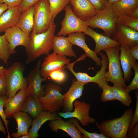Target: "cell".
<instances>
[{
    "mask_svg": "<svg viewBox=\"0 0 138 138\" xmlns=\"http://www.w3.org/2000/svg\"><path fill=\"white\" fill-rule=\"evenodd\" d=\"M56 25L52 21L46 31L38 34L31 33L29 42L26 48L27 56L26 63H30L40 56L49 55L52 49L53 40Z\"/></svg>",
    "mask_w": 138,
    "mask_h": 138,
    "instance_id": "1",
    "label": "cell"
},
{
    "mask_svg": "<svg viewBox=\"0 0 138 138\" xmlns=\"http://www.w3.org/2000/svg\"><path fill=\"white\" fill-rule=\"evenodd\" d=\"M134 112L131 108L126 110L119 118L105 120L98 125L97 127L108 138H127L128 129L132 121Z\"/></svg>",
    "mask_w": 138,
    "mask_h": 138,
    "instance_id": "2",
    "label": "cell"
},
{
    "mask_svg": "<svg viewBox=\"0 0 138 138\" xmlns=\"http://www.w3.org/2000/svg\"><path fill=\"white\" fill-rule=\"evenodd\" d=\"M104 51L107 56L108 65V70L105 75L106 81L111 82L117 87L125 88L127 86L123 77L119 60V46L109 48Z\"/></svg>",
    "mask_w": 138,
    "mask_h": 138,
    "instance_id": "3",
    "label": "cell"
},
{
    "mask_svg": "<svg viewBox=\"0 0 138 138\" xmlns=\"http://www.w3.org/2000/svg\"><path fill=\"white\" fill-rule=\"evenodd\" d=\"M24 67L19 61L13 63L7 69L4 76L7 85L6 95L8 99L12 98L20 89L27 88L28 82L23 75Z\"/></svg>",
    "mask_w": 138,
    "mask_h": 138,
    "instance_id": "4",
    "label": "cell"
},
{
    "mask_svg": "<svg viewBox=\"0 0 138 138\" xmlns=\"http://www.w3.org/2000/svg\"><path fill=\"white\" fill-rule=\"evenodd\" d=\"M117 18L111 5L108 4L104 9L85 21L88 26L102 29L104 35L111 38L116 30Z\"/></svg>",
    "mask_w": 138,
    "mask_h": 138,
    "instance_id": "5",
    "label": "cell"
},
{
    "mask_svg": "<svg viewBox=\"0 0 138 138\" xmlns=\"http://www.w3.org/2000/svg\"><path fill=\"white\" fill-rule=\"evenodd\" d=\"M33 6L34 24L32 33L37 34L45 32L53 21L49 0H40Z\"/></svg>",
    "mask_w": 138,
    "mask_h": 138,
    "instance_id": "6",
    "label": "cell"
},
{
    "mask_svg": "<svg viewBox=\"0 0 138 138\" xmlns=\"http://www.w3.org/2000/svg\"><path fill=\"white\" fill-rule=\"evenodd\" d=\"M98 53L102 59L101 66L99 71L97 72L94 76H90L86 73L75 72L73 66L76 63L80 61L79 58L75 62L65 65V67L74 75L77 82L85 85L89 83H95L101 88L104 85L107 83L105 80V75L108 64V60L105 54L100 52Z\"/></svg>",
    "mask_w": 138,
    "mask_h": 138,
    "instance_id": "7",
    "label": "cell"
},
{
    "mask_svg": "<svg viewBox=\"0 0 138 138\" xmlns=\"http://www.w3.org/2000/svg\"><path fill=\"white\" fill-rule=\"evenodd\" d=\"M64 10L65 12V16L61 22V29L56 36H65L76 32H84L88 26L87 22L75 15L70 5L66 6Z\"/></svg>",
    "mask_w": 138,
    "mask_h": 138,
    "instance_id": "8",
    "label": "cell"
},
{
    "mask_svg": "<svg viewBox=\"0 0 138 138\" xmlns=\"http://www.w3.org/2000/svg\"><path fill=\"white\" fill-rule=\"evenodd\" d=\"M74 107V110L72 112H59L58 115L65 119L74 118L78 120L81 124L84 126H87L90 123L93 124L96 121L94 118L89 116L90 105L84 101L76 100L73 103Z\"/></svg>",
    "mask_w": 138,
    "mask_h": 138,
    "instance_id": "9",
    "label": "cell"
},
{
    "mask_svg": "<svg viewBox=\"0 0 138 138\" xmlns=\"http://www.w3.org/2000/svg\"><path fill=\"white\" fill-rule=\"evenodd\" d=\"M41 64V61L39 60L26 78L28 82L27 96L39 98L44 95V86H42V83L46 80L41 77L40 73Z\"/></svg>",
    "mask_w": 138,
    "mask_h": 138,
    "instance_id": "10",
    "label": "cell"
},
{
    "mask_svg": "<svg viewBox=\"0 0 138 138\" xmlns=\"http://www.w3.org/2000/svg\"><path fill=\"white\" fill-rule=\"evenodd\" d=\"M71 60L66 56H61L53 52L49 54L45 57L41 65L40 70L41 76L46 80L51 72L65 66L70 63Z\"/></svg>",
    "mask_w": 138,
    "mask_h": 138,
    "instance_id": "11",
    "label": "cell"
},
{
    "mask_svg": "<svg viewBox=\"0 0 138 138\" xmlns=\"http://www.w3.org/2000/svg\"><path fill=\"white\" fill-rule=\"evenodd\" d=\"M111 38L121 45L129 48L138 44V32L127 26L116 24L115 31Z\"/></svg>",
    "mask_w": 138,
    "mask_h": 138,
    "instance_id": "12",
    "label": "cell"
},
{
    "mask_svg": "<svg viewBox=\"0 0 138 138\" xmlns=\"http://www.w3.org/2000/svg\"><path fill=\"white\" fill-rule=\"evenodd\" d=\"M4 32V34L12 54L15 53V49L16 47L22 46L26 48L29 42L30 36L26 34L16 26L8 28Z\"/></svg>",
    "mask_w": 138,
    "mask_h": 138,
    "instance_id": "13",
    "label": "cell"
},
{
    "mask_svg": "<svg viewBox=\"0 0 138 138\" xmlns=\"http://www.w3.org/2000/svg\"><path fill=\"white\" fill-rule=\"evenodd\" d=\"M85 85L77 82L74 78L68 91L63 95V112L73 111V103L82 96Z\"/></svg>",
    "mask_w": 138,
    "mask_h": 138,
    "instance_id": "14",
    "label": "cell"
},
{
    "mask_svg": "<svg viewBox=\"0 0 138 138\" xmlns=\"http://www.w3.org/2000/svg\"><path fill=\"white\" fill-rule=\"evenodd\" d=\"M73 13L78 18L85 21L97 13L89 0H70Z\"/></svg>",
    "mask_w": 138,
    "mask_h": 138,
    "instance_id": "15",
    "label": "cell"
},
{
    "mask_svg": "<svg viewBox=\"0 0 138 138\" xmlns=\"http://www.w3.org/2000/svg\"><path fill=\"white\" fill-rule=\"evenodd\" d=\"M84 33L85 34L90 37L95 41V47L94 51L97 54L100 51L104 50L107 48L120 46L121 45L118 41L102 34L96 32L89 26L86 28Z\"/></svg>",
    "mask_w": 138,
    "mask_h": 138,
    "instance_id": "16",
    "label": "cell"
},
{
    "mask_svg": "<svg viewBox=\"0 0 138 138\" xmlns=\"http://www.w3.org/2000/svg\"><path fill=\"white\" fill-rule=\"evenodd\" d=\"M50 129L57 133L59 130L65 132L72 138H84L81 132L69 120L67 121L62 120L59 117L55 120L50 121L49 124Z\"/></svg>",
    "mask_w": 138,
    "mask_h": 138,
    "instance_id": "17",
    "label": "cell"
},
{
    "mask_svg": "<svg viewBox=\"0 0 138 138\" xmlns=\"http://www.w3.org/2000/svg\"><path fill=\"white\" fill-rule=\"evenodd\" d=\"M22 12L20 5L8 8L0 16V33L16 26Z\"/></svg>",
    "mask_w": 138,
    "mask_h": 138,
    "instance_id": "18",
    "label": "cell"
},
{
    "mask_svg": "<svg viewBox=\"0 0 138 138\" xmlns=\"http://www.w3.org/2000/svg\"><path fill=\"white\" fill-rule=\"evenodd\" d=\"M73 45L68 37L54 35L53 40L52 49L53 52L56 54L76 57V55L72 49Z\"/></svg>",
    "mask_w": 138,
    "mask_h": 138,
    "instance_id": "19",
    "label": "cell"
},
{
    "mask_svg": "<svg viewBox=\"0 0 138 138\" xmlns=\"http://www.w3.org/2000/svg\"><path fill=\"white\" fill-rule=\"evenodd\" d=\"M85 35L83 32H77L69 34L68 37L73 45H76L82 48L87 57L92 59L96 65H101V60L98 57L96 53L91 50L86 44Z\"/></svg>",
    "mask_w": 138,
    "mask_h": 138,
    "instance_id": "20",
    "label": "cell"
},
{
    "mask_svg": "<svg viewBox=\"0 0 138 138\" xmlns=\"http://www.w3.org/2000/svg\"><path fill=\"white\" fill-rule=\"evenodd\" d=\"M119 49L120 53L119 58L124 73L123 79L125 81L128 82L132 74V69L137 62L131 54L128 47L121 45Z\"/></svg>",
    "mask_w": 138,
    "mask_h": 138,
    "instance_id": "21",
    "label": "cell"
},
{
    "mask_svg": "<svg viewBox=\"0 0 138 138\" xmlns=\"http://www.w3.org/2000/svg\"><path fill=\"white\" fill-rule=\"evenodd\" d=\"M27 87L20 89L14 97L8 99L4 107L7 118H10L13 113L20 111L27 97Z\"/></svg>",
    "mask_w": 138,
    "mask_h": 138,
    "instance_id": "22",
    "label": "cell"
},
{
    "mask_svg": "<svg viewBox=\"0 0 138 138\" xmlns=\"http://www.w3.org/2000/svg\"><path fill=\"white\" fill-rule=\"evenodd\" d=\"M12 116L17 123V131L16 133H12L11 136L14 138H19L27 134L32 121L30 115L27 113L19 111L13 113Z\"/></svg>",
    "mask_w": 138,
    "mask_h": 138,
    "instance_id": "23",
    "label": "cell"
},
{
    "mask_svg": "<svg viewBox=\"0 0 138 138\" xmlns=\"http://www.w3.org/2000/svg\"><path fill=\"white\" fill-rule=\"evenodd\" d=\"M59 116L56 112L43 111L32 121L31 127L28 133L29 138H37L39 135L38 131L45 122L57 119Z\"/></svg>",
    "mask_w": 138,
    "mask_h": 138,
    "instance_id": "24",
    "label": "cell"
},
{
    "mask_svg": "<svg viewBox=\"0 0 138 138\" xmlns=\"http://www.w3.org/2000/svg\"><path fill=\"white\" fill-rule=\"evenodd\" d=\"M34 10L32 6L22 12L16 25L29 36L32 31L34 26Z\"/></svg>",
    "mask_w": 138,
    "mask_h": 138,
    "instance_id": "25",
    "label": "cell"
},
{
    "mask_svg": "<svg viewBox=\"0 0 138 138\" xmlns=\"http://www.w3.org/2000/svg\"><path fill=\"white\" fill-rule=\"evenodd\" d=\"M44 96L39 98L43 111L56 112L62 108L63 100L52 94L44 91Z\"/></svg>",
    "mask_w": 138,
    "mask_h": 138,
    "instance_id": "26",
    "label": "cell"
},
{
    "mask_svg": "<svg viewBox=\"0 0 138 138\" xmlns=\"http://www.w3.org/2000/svg\"><path fill=\"white\" fill-rule=\"evenodd\" d=\"M113 13L117 18L129 15L134 9L138 7V0H120L111 5Z\"/></svg>",
    "mask_w": 138,
    "mask_h": 138,
    "instance_id": "27",
    "label": "cell"
},
{
    "mask_svg": "<svg viewBox=\"0 0 138 138\" xmlns=\"http://www.w3.org/2000/svg\"><path fill=\"white\" fill-rule=\"evenodd\" d=\"M20 111L28 113L34 119L43 111L39 98L32 96H27Z\"/></svg>",
    "mask_w": 138,
    "mask_h": 138,
    "instance_id": "28",
    "label": "cell"
},
{
    "mask_svg": "<svg viewBox=\"0 0 138 138\" xmlns=\"http://www.w3.org/2000/svg\"><path fill=\"white\" fill-rule=\"evenodd\" d=\"M112 88L116 100L119 101L126 107L129 106L132 102V99L129 93L126 91L125 88L114 85L112 86Z\"/></svg>",
    "mask_w": 138,
    "mask_h": 138,
    "instance_id": "29",
    "label": "cell"
},
{
    "mask_svg": "<svg viewBox=\"0 0 138 138\" xmlns=\"http://www.w3.org/2000/svg\"><path fill=\"white\" fill-rule=\"evenodd\" d=\"M70 0H49L52 21L57 14L70 3Z\"/></svg>",
    "mask_w": 138,
    "mask_h": 138,
    "instance_id": "30",
    "label": "cell"
},
{
    "mask_svg": "<svg viewBox=\"0 0 138 138\" xmlns=\"http://www.w3.org/2000/svg\"><path fill=\"white\" fill-rule=\"evenodd\" d=\"M12 54L4 34L0 36V60L7 64L8 61Z\"/></svg>",
    "mask_w": 138,
    "mask_h": 138,
    "instance_id": "31",
    "label": "cell"
},
{
    "mask_svg": "<svg viewBox=\"0 0 138 138\" xmlns=\"http://www.w3.org/2000/svg\"><path fill=\"white\" fill-rule=\"evenodd\" d=\"M116 24L127 26L138 32V18L127 15L121 16L117 18Z\"/></svg>",
    "mask_w": 138,
    "mask_h": 138,
    "instance_id": "32",
    "label": "cell"
},
{
    "mask_svg": "<svg viewBox=\"0 0 138 138\" xmlns=\"http://www.w3.org/2000/svg\"><path fill=\"white\" fill-rule=\"evenodd\" d=\"M69 119V120L74 124L78 130L83 134L84 138H108L102 132L100 134H98L96 132H89L81 127L77 119L74 118Z\"/></svg>",
    "mask_w": 138,
    "mask_h": 138,
    "instance_id": "33",
    "label": "cell"
},
{
    "mask_svg": "<svg viewBox=\"0 0 138 138\" xmlns=\"http://www.w3.org/2000/svg\"><path fill=\"white\" fill-rule=\"evenodd\" d=\"M65 66L55 70L51 72L49 77L53 81L59 83H62L66 80L67 74L64 71Z\"/></svg>",
    "mask_w": 138,
    "mask_h": 138,
    "instance_id": "34",
    "label": "cell"
},
{
    "mask_svg": "<svg viewBox=\"0 0 138 138\" xmlns=\"http://www.w3.org/2000/svg\"><path fill=\"white\" fill-rule=\"evenodd\" d=\"M103 91L100 100L102 102L116 100L113 92L112 86L106 83L102 86Z\"/></svg>",
    "mask_w": 138,
    "mask_h": 138,
    "instance_id": "35",
    "label": "cell"
},
{
    "mask_svg": "<svg viewBox=\"0 0 138 138\" xmlns=\"http://www.w3.org/2000/svg\"><path fill=\"white\" fill-rule=\"evenodd\" d=\"M8 98V97L6 95H0V116L5 125L7 132V137L8 138H10V135L8 128V124L9 121L7 119L4 110H3V107Z\"/></svg>",
    "mask_w": 138,
    "mask_h": 138,
    "instance_id": "36",
    "label": "cell"
},
{
    "mask_svg": "<svg viewBox=\"0 0 138 138\" xmlns=\"http://www.w3.org/2000/svg\"><path fill=\"white\" fill-rule=\"evenodd\" d=\"M44 91L51 93L57 98L63 100V95L61 94V87L58 85L49 83L44 86Z\"/></svg>",
    "mask_w": 138,
    "mask_h": 138,
    "instance_id": "37",
    "label": "cell"
},
{
    "mask_svg": "<svg viewBox=\"0 0 138 138\" xmlns=\"http://www.w3.org/2000/svg\"><path fill=\"white\" fill-rule=\"evenodd\" d=\"M134 72V75L131 83L125 88L128 93L133 90L138 89V64L136 62L132 67Z\"/></svg>",
    "mask_w": 138,
    "mask_h": 138,
    "instance_id": "38",
    "label": "cell"
},
{
    "mask_svg": "<svg viewBox=\"0 0 138 138\" xmlns=\"http://www.w3.org/2000/svg\"><path fill=\"white\" fill-rule=\"evenodd\" d=\"M97 12H99L108 5L107 0H89Z\"/></svg>",
    "mask_w": 138,
    "mask_h": 138,
    "instance_id": "39",
    "label": "cell"
},
{
    "mask_svg": "<svg viewBox=\"0 0 138 138\" xmlns=\"http://www.w3.org/2000/svg\"><path fill=\"white\" fill-rule=\"evenodd\" d=\"M136 98V105L135 110L133 117L129 127L128 132H129L132 128L138 122V92L137 90L135 93Z\"/></svg>",
    "mask_w": 138,
    "mask_h": 138,
    "instance_id": "40",
    "label": "cell"
},
{
    "mask_svg": "<svg viewBox=\"0 0 138 138\" xmlns=\"http://www.w3.org/2000/svg\"><path fill=\"white\" fill-rule=\"evenodd\" d=\"M40 0H22L20 5L21 9L23 12L29 8L33 6Z\"/></svg>",
    "mask_w": 138,
    "mask_h": 138,
    "instance_id": "41",
    "label": "cell"
},
{
    "mask_svg": "<svg viewBox=\"0 0 138 138\" xmlns=\"http://www.w3.org/2000/svg\"><path fill=\"white\" fill-rule=\"evenodd\" d=\"M6 82L4 75H0V95H6Z\"/></svg>",
    "mask_w": 138,
    "mask_h": 138,
    "instance_id": "42",
    "label": "cell"
},
{
    "mask_svg": "<svg viewBox=\"0 0 138 138\" xmlns=\"http://www.w3.org/2000/svg\"><path fill=\"white\" fill-rule=\"evenodd\" d=\"M22 0H0V3L6 4L8 8L20 6Z\"/></svg>",
    "mask_w": 138,
    "mask_h": 138,
    "instance_id": "43",
    "label": "cell"
},
{
    "mask_svg": "<svg viewBox=\"0 0 138 138\" xmlns=\"http://www.w3.org/2000/svg\"><path fill=\"white\" fill-rule=\"evenodd\" d=\"M127 138H138V122L127 133Z\"/></svg>",
    "mask_w": 138,
    "mask_h": 138,
    "instance_id": "44",
    "label": "cell"
},
{
    "mask_svg": "<svg viewBox=\"0 0 138 138\" xmlns=\"http://www.w3.org/2000/svg\"><path fill=\"white\" fill-rule=\"evenodd\" d=\"M130 53L133 57L136 60H138V44L129 48Z\"/></svg>",
    "mask_w": 138,
    "mask_h": 138,
    "instance_id": "45",
    "label": "cell"
},
{
    "mask_svg": "<svg viewBox=\"0 0 138 138\" xmlns=\"http://www.w3.org/2000/svg\"><path fill=\"white\" fill-rule=\"evenodd\" d=\"M129 16L133 18H138V7L134 9Z\"/></svg>",
    "mask_w": 138,
    "mask_h": 138,
    "instance_id": "46",
    "label": "cell"
},
{
    "mask_svg": "<svg viewBox=\"0 0 138 138\" xmlns=\"http://www.w3.org/2000/svg\"><path fill=\"white\" fill-rule=\"evenodd\" d=\"M8 9L7 6L5 4L0 3V16Z\"/></svg>",
    "mask_w": 138,
    "mask_h": 138,
    "instance_id": "47",
    "label": "cell"
},
{
    "mask_svg": "<svg viewBox=\"0 0 138 138\" xmlns=\"http://www.w3.org/2000/svg\"><path fill=\"white\" fill-rule=\"evenodd\" d=\"M0 116V131L2 132L4 135H6V133L5 128L3 125Z\"/></svg>",
    "mask_w": 138,
    "mask_h": 138,
    "instance_id": "48",
    "label": "cell"
},
{
    "mask_svg": "<svg viewBox=\"0 0 138 138\" xmlns=\"http://www.w3.org/2000/svg\"><path fill=\"white\" fill-rule=\"evenodd\" d=\"M7 69L0 66V75H4Z\"/></svg>",
    "mask_w": 138,
    "mask_h": 138,
    "instance_id": "49",
    "label": "cell"
},
{
    "mask_svg": "<svg viewBox=\"0 0 138 138\" xmlns=\"http://www.w3.org/2000/svg\"><path fill=\"white\" fill-rule=\"evenodd\" d=\"M120 0H107L108 4V5H111Z\"/></svg>",
    "mask_w": 138,
    "mask_h": 138,
    "instance_id": "50",
    "label": "cell"
},
{
    "mask_svg": "<svg viewBox=\"0 0 138 138\" xmlns=\"http://www.w3.org/2000/svg\"><path fill=\"white\" fill-rule=\"evenodd\" d=\"M19 138H29V137L28 133L20 136Z\"/></svg>",
    "mask_w": 138,
    "mask_h": 138,
    "instance_id": "51",
    "label": "cell"
}]
</instances>
